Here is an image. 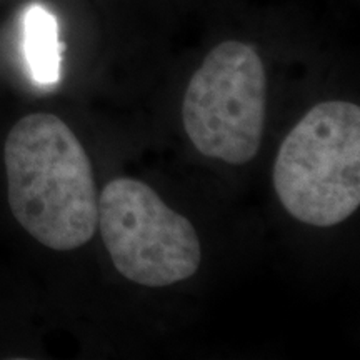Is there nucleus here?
I'll return each mask as SVG.
<instances>
[{"label":"nucleus","instance_id":"1","mask_svg":"<svg viewBox=\"0 0 360 360\" xmlns=\"http://www.w3.org/2000/svg\"><path fill=\"white\" fill-rule=\"evenodd\" d=\"M8 205L22 227L52 250H75L96 236L98 192L85 148L64 120L30 114L4 147Z\"/></svg>","mask_w":360,"mask_h":360},{"label":"nucleus","instance_id":"2","mask_svg":"<svg viewBox=\"0 0 360 360\" xmlns=\"http://www.w3.org/2000/svg\"><path fill=\"white\" fill-rule=\"evenodd\" d=\"M274 187L299 222L334 227L360 205V107L317 103L283 139L274 164Z\"/></svg>","mask_w":360,"mask_h":360},{"label":"nucleus","instance_id":"3","mask_svg":"<svg viewBox=\"0 0 360 360\" xmlns=\"http://www.w3.org/2000/svg\"><path fill=\"white\" fill-rule=\"evenodd\" d=\"M267 77L249 44L225 40L192 75L182 103L187 137L202 155L231 165L257 155L265 122Z\"/></svg>","mask_w":360,"mask_h":360},{"label":"nucleus","instance_id":"4","mask_svg":"<svg viewBox=\"0 0 360 360\" xmlns=\"http://www.w3.org/2000/svg\"><path fill=\"white\" fill-rule=\"evenodd\" d=\"M97 229L114 267L142 287L174 285L200 267L202 245L191 220L141 180L119 177L102 188Z\"/></svg>","mask_w":360,"mask_h":360},{"label":"nucleus","instance_id":"5","mask_svg":"<svg viewBox=\"0 0 360 360\" xmlns=\"http://www.w3.org/2000/svg\"><path fill=\"white\" fill-rule=\"evenodd\" d=\"M24 53L35 84L49 87L58 82L62 60L58 24L42 6L29 7L24 15Z\"/></svg>","mask_w":360,"mask_h":360}]
</instances>
